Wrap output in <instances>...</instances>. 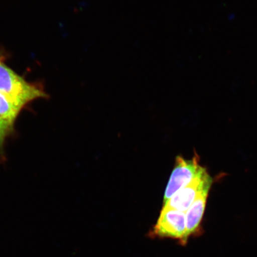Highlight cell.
<instances>
[{"instance_id": "6da1fadb", "label": "cell", "mask_w": 257, "mask_h": 257, "mask_svg": "<svg viewBox=\"0 0 257 257\" xmlns=\"http://www.w3.org/2000/svg\"><path fill=\"white\" fill-rule=\"evenodd\" d=\"M0 92L25 107L35 99L47 98L39 86L27 81L10 68L0 57Z\"/></svg>"}, {"instance_id": "7a4b0ae2", "label": "cell", "mask_w": 257, "mask_h": 257, "mask_svg": "<svg viewBox=\"0 0 257 257\" xmlns=\"http://www.w3.org/2000/svg\"><path fill=\"white\" fill-rule=\"evenodd\" d=\"M198 157L195 156L191 160H186L182 157H177L175 168L166 189L165 203L180 189L207 172L205 168L199 165Z\"/></svg>"}, {"instance_id": "3957f363", "label": "cell", "mask_w": 257, "mask_h": 257, "mask_svg": "<svg viewBox=\"0 0 257 257\" xmlns=\"http://www.w3.org/2000/svg\"><path fill=\"white\" fill-rule=\"evenodd\" d=\"M185 233V212L163 206L158 221L150 234L152 237L179 239L184 244Z\"/></svg>"}, {"instance_id": "277c9868", "label": "cell", "mask_w": 257, "mask_h": 257, "mask_svg": "<svg viewBox=\"0 0 257 257\" xmlns=\"http://www.w3.org/2000/svg\"><path fill=\"white\" fill-rule=\"evenodd\" d=\"M212 180L207 172L173 195L164 207L185 212L188 210L198 195L205 188H210Z\"/></svg>"}, {"instance_id": "5b68a950", "label": "cell", "mask_w": 257, "mask_h": 257, "mask_svg": "<svg viewBox=\"0 0 257 257\" xmlns=\"http://www.w3.org/2000/svg\"><path fill=\"white\" fill-rule=\"evenodd\" d=\"M210 188L204 189L186 211V233L184 244L188 237L198 229L204 213L205 205Z\"/></svg>"}, {"instance_id": "8992f818", "label": "cell", "mask_w": 257, "mask_h": 257, "mask_svg": "<svg viewBox=\"0 0 257 257\" xmlns=\"http://www.w3.org/2000/svg\"><path fill=\"white\" fill-rule=\"evenodd\" d=\"M24 107L0 92V118L15 125Z\"/></svg>"}, {"instance_id": "52a82bcc", "label": "cell", "mask_w": 257, "mask_h": 257, "mask_svg": "<svg viewBox=\"0 0 257 257\" xmlns=\"http://www.w3.org/2000/svg\"><path fill=\"white\" fill-rule=\"evenodd\" d=\"M14 133V125L0 118V156H4L6 140Z\"/></svg>"}]
</instances>
